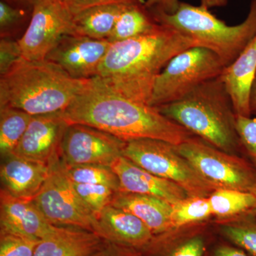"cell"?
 Returning a JSON list of instances; mask_svg holds the SVG:
<instances>
[{
	"instance_id": "obj_7",
	"label": "cell",
	"mask_w": 256,
	"mask_h": 256,
	"mask_svg": "<svg viewBox=\"0 0 256 256\" xmlns=\"http://www.w3.org/2000/svg\"><path fill=\"white\" fill-rule=\"evenodd\" d=\"M122 156L152 174L178 184L188 196L208 197L216 190L171 143L154 139L128 141Z\"/></svg>"
},
{
	"instance_id": "obj_8",
	"label": "cell",
	"mask_w": 256,
	"mask_h": 256,
	"mask_svg": "<svg viewBox=\"0 0 256 256\" xmlns=\"http://www.w3.org/2000/svg\"><path fill=\"white\" fill-rule=\"evenodd\" d=\"M174 146L216 190L252 193L255 190L256 168L248 160L220 150L195 136Z\"/></svg>"
},
{
	"instance_id": "obj_30",
	"label": "cell",
	"mask_w": 256,
	"mask_h": 256,
	"mask_svg": "<svg viewBox=\"0 0 256 256\" xmlns=\"http://www.w3.org/2000/svg\"><path fill=\"white\" fill-rule=\"evenodd\" d=\"M40 240L0 232V256H34Z\"/></svg>"
},
{
	"instance_id": "obj_40",
	"label": "cell",
	"mask_w": 256,
	"mask_h": 256,
	"mask_svg": "<svg viewBox=\"0 0 256 256\" xmlns=\"http://www.w3.org/2000/svg\"><path fill=\"white\" fill-rule=\"evenodd\" d=\"M41 1L42 0H20L22 4L26 5V6H32V8H34L37 3Z\"/></svg>"
},
{
	"instance_id": "obj_13",
	"label": "cell",
	"mask_w": 256,
	"mask_h": 256,
	"mask_svg": "<svg viewBox=\"0 0 256 256\" xmlns=\"http://www.w3.org/2000/svg\"><path fill=\"white\" fill-rule=\"evenodd\" d=\"M68 124L60 112L32 116L12 154L50 164L60 158V148Z\"/></svg>"
},
{
	"instance_id": "obj_25",
	"label": "cell",
	"mask_w": 256,
	"mask_h": 256,
	"mask_svg": "<svg viewBox=\"0 0 256 256\" xmlns=\"http://www.w3.org/2000/svg\"><path fill=\"white\" fill-rule=\"evenodd\" d=\"M64 172L69 180L76 184L105 185L119 192L118 176L109 166L100 164L66 165Z\"/></svg>"
},
{
	"instance_id": "obj_32",
	"label": "cell",
	"mask_w": 256,
	"mask_h": 256,
	"mask_svg": "<svg viewBox=\"0 0 256 256\" xmlns=\"http://www.w3.org/2000/svg\"><path fill=\"white\" fill-rule=\"evenodd\" d=\"M23 58L18 40L0 38V76L4 75Z\"/></svg>"
},
{
	"instance_id": "obj_18",
	"label": "cell",
	"mask_w": 256,
	"mask_h": 256,
	"mask_svg": "<svg viewBox=\"0 0 256 256\" xmlns=\"http://www.w3.org/2000/svg\"><path fill=\"white\" fill-rule=\"evenodd\" d=\"M105 242L94 232L57 226L40 240L34 256H92L105 248Z\"/></svg>"
},
{
	"instance_id": "obj_33",
	"label": "cell",
	"mask_w": 256,
	"mask_h": 256,
	"mask_svg": "<svg viewBox=\"0 0 256 256\" xmlns=\"http://www.w3.org/2000/svg\"><path fill=\"white\" fill-rule=\"evenodd\" d=\"M142 2L143 0H65L64 2L74 14L92 6L109 4L128 5Z\"/></svg>"
},
{
	"instance_id": "obj_42",
	"label": "cell",
	"mask_w": 256,
	"mask_h": 256,
	"mask_svg": "<svg viewBox=\"0 0 256 256\" xmlns=\"http://www.w3.org/2000/svg\"><path fill=\"white\" fill-rule=\"evenodd\" d=\"M0 1L5 2L9 3V4H22L20 2V0H0ZM25 6H26V5H25Z\"/></svg>"
},
{
	"instance_id": "obj_41",
	"label": "cell",
	"mask_w": 256,
	"mask_h": 256,
	"mask_svg": "<svg viewBox=\"0 0 256 256\" xmlns=\"http://www.w3.org/2000/svg\"><path fill=\"white\" fill-rule=\"evenodd\" d=\"M252 193L254 194L256 196V186L255 190H254V192H252ZM248 215L250 216H252V218H254V220H255L256 222V206L252 213L249 214Z\"/></svg>"
},
{
	"instance_id": "obj_22",
	"label": "cell",
	"mask_w": 256,
	"mask_h": 256,
	"mask_svg": "<svg viewBox=\"0 0 256 256\" xmlns=\"http://www.w3.org/2000/svg\"><path fill=\"white\" fill-rule=\"evenodd\" d=\"M154 15L142 2L127 5L120 14L108 41H124L146 34L159 26Z\"/></svg>"
},
{
	"instance_id": "obj_17",
	"label": "cell",
	"mask_w": 256,
	"mask_h": 256,
	"mask_svg": "<svg viewBox=\"0 0 256 256\" xmlns=\"http://www.w3.org/2000/svg\"><path fill=\"white\" fill-rule=\"evenodd\" d=\"M256 75V35L218 76L233 101L236 114L252 117L249 98Z\"/></svg>"
},
{
	"instance_id": "obj_29",
	"label": "cell",
	"mask_w": 256,
	"mask_h": 256,
	"mask_svg": "<svg viewBox=\"0 0 256 256\" xmlns=\"http://www.w3.org/2000/svg\"><path fill=\"white\" fill-rule=\"evenodd\" d=\"M73 183L76 191L96 216L109 206L118 192L105 185Z\"/></svg>"
},
{
	"instance_id": "obj_28",
	"label": "cell",
	"mask_w": 256,
	"mask_h": 256,
	"mask_svg": "<svg viewBox=\"0 0 256 256\" xmlns=\"http://www.w3.org/2000/svg\"><path fill=\"white\" fill-rule=\"evenodd\" d=\"M34 8L12 4L0 1V38H14L18 32L26 30Z\"/></svg>"
},
{
	"instance_id": "obj_38",
	"label": "cell",
	"mask_w": 256,
	"mask_h": 256,
	"mask_svg": "<svg viewBox=\"0 0 256 256\" xmlns=\"http://www.w3.org/2000/svg\"><path fill=\"white\" fill-rule=\"evenodd\" d=\"M249 106H250V114L256 116V75L252 82V88H250V98H249Z\"/></svg>"
},
{
	"instance_id": "obj_2",
	"label": "cell",
	"mask_w": 256,
	"mask_h": 256,
	"mask_svg": "<svg viewBox=\"0 0 256 256\" xmlns=\"http://www.w3.org/2000/svg\"><path fill=\"white\" fill-rule=\"evenodd\" d=\"M194 46L190 36L160 24L146 34L111 44L95 78L120 95L149 105L162 70L174 56Z\"/></svg>"
},
{
	"instance_id": "obj_23",
	"label": "cell",
	"mask_w": 256,
	"mask_h": 256,
	"mask_svg": "<svg viewBox=\"0 0 256 256\" xmlns=\"http://www.w3.org/2000/svg\"><path fill=\"white\" fill-rule=\"evenodd\" d=\"M212 216L228 220L252 213L256 196L252 192L234 190H216L208 196Z\"/></svg>"
},
{
	"instance_id": "obj_39",
	"label": "cell",
	"mask_w": 256,
	"mask_h": 256,
	"mask_svg": "<svg viewBox=\"0 0 256 256\" xmlns=\"http://www.w3.org/2000/svg\"><path fill=\"white\" fill-rule=\"evenodd\" d=\"M92 256H124L119 252H118L116 248H104V249L100 250V252H96L95 254Z\"/></svg>"
},
{
	"instance_id": "obj_27",
	"label": "cell",
	"mask_w": 256,
	"mask_h": 256,
	"mask_svg": "<svg viewBox=\"0 0 256 256\" xmlns=\"http://www.w3.org/2000/svg\"><path fill=\"white\" fill-rule=\"evenodd\" d=\"M212 216L208 197L188 196L173 204L172 220L174 228H176L202 222Z\"/></svg>"
},
{
	"instance_id": "obj_15",
	"label": "cell",
	"mask_w": 256,
	"mask_h": 256,
	"mask_svg": "<svg viewBox=\"0 0 256 256\" xmlns=\"http://www.w3.org/2000/svg\"><path fill=\"white\" fill-rule=\"evenodd\" d=\"M110 168L119 178V192L149 195L175 204L188 197L178 184L152 174L128 160L120 156Z\"/></svg>"
},
{
	"instance_id": "obj_4",
	"label": "cell",
	"mask_w": 256,
	"mask_h": 256,
	"mask_svg": "<svg viewBox=\"0 0 256 256\" xmlns=\"http://www.w3.org/2000/svg\"><path fill=\"white\" fill-rule=\"evenodd\" d=\"M158 108L220 150L236 156L244 152L236 129L233 101L218 77L203 82L180 100Z\"/></svg>"
},
{
	"instance_id": "obj_9",
	"label": "cell",
	"mask_w": 256,
	"mask_h": 256,
	"mask_svg": "<svg viewBox=\"0 0 256 256\" xmlns=\"http://www.w3.org/2000/svg\"><path fill=\"white\" fill-rule=\"evenodd\" d=\"M50 166V175L32 202L53 225L84 229L101 236L97 216L76 191L60 158Z\"/></svg>"
},
{
	"instance_id": "obj_14",
	"label": "cell",
	"mask_w": 256,
	"mask_h": 256,
	"mask_svg": "<svg viewBox=\"0 0 256 256\" xmlns=\"http://www.w3.org/2000/svg\"><path fill=\"white\" fill-rule=\"evenodd\" d=\"M56 227L46 220L32 200L15 198L2 188L0 232L42 240L54 232Z\"/></svg>"
},
{
	"instance_id": "obj_3",
	"label": "cell",
	"mask_w": 256,
	"mask_h": 256,
	"mask_svg": "<svg viewBox=\"0 0 256 256\" xmlns=\"http://www.w3.org/2000/svg\"><path fill=\"white\" fill-rule=\"evenodd\" d=\"M88 80L74 78L50 60L22 58L0 76V107L14 108L32 116L62 112Z\"/></svg>"
},
{
	"instance_id": "obj_43",
	"label": "cell",
	"mask_w": 256,
	"mask_h": 256,
	"mask_svg": "<svg viewBox=\"0 0 256 256\" xmlns=\"http://www.w3.org/2000/svg\"><path fill=\"white\" fill-rule=\"evenodd\" d=\"M62 2H64V1H65V0H62Z\"/></svg>"
},
{
	"instance_id": "obj_16",
	"label": "cell",
	"mask_w": 256,
	"mask_h": 256,
	"mask_svg": "<svg viewBox=\"0 0 256 256\" xmlns=\"http://www.w3.org/2000/svg\"><path fill=\"white\" fill-rule=\"evenodd\" d=\"M3 158L0 168L3 190L15 198L33 200L50 175V164L14 154Z\"/></svg>"
},
{
	"instance_id": "obj_20",
	"label": "cell",
	"mask_w": 256,
	"mask_h": 256,
	"mask_svg": "<svg viewBox=\"0 0 256 256\" xmlns=\"http://www.w3.org/2000/svg\"><path fill=\"white\" fill-rule=\"evenodd\" d=\"M111 205L137 216L153 234H163L174 229L172 220L173 205L161 198L118 192Z\"/></svg>"
},
{
	"instance_id": "obj_6",
	"label": "cell",
	"mask_w": 256,
	"mask_h": 256,
	"mask_svg": "<svg viewBox=\"0 0 256 256\" xmlns=\"http://www.w3.org/2000/svg\"><path fill=\"white\" fill-rule=\"evenodd\" d=\"M225 67L218 56L204 47L183 50L156 78L149 105L158 108L180 100L203 82L218 78Z\"/></svg>"
},
{
	"instance_id": "obj_34",
	"label": "cell",
	"mask_w": 256,
	"mask_h": 256,
	"mask_svg": "<svg viewBox=\"0 0 256 256\" xmlns=\"http://www.w3.org/2000/svg\"><path fill=\"white\" fill-rule=\"evenodd\" d=\"M204 242L201 237H194L176 248L170 256H203Z\"/></svg>"
},
{
	"instance_id": "obj_11",
	"label": "cell",
	"mask_w": 256,
	"mask_h": 256,
	"mask_svg": "<svg viewBox=\"0 0 256 256\" xmlns=\"http://www.w3.org/2000/svg\"><path fill=\"white\" fill-rule=\"evenodd\" d=\"M126 141L82 124H68L60 148V159L66 165L100 164L110 166L122 156Z\"/></svg>"
},
{
	"instance_id": "obj_5",
	"label": "cell",
	"mask_w": 256,
	"mask_h": 256,
	"mask_svg": "<svg viewBox=\"0 0 256 256\" xmlns=\"http://www.w3.org/2000/svg\"><path fill=\"white\" fill-rule=\"evenodd\" d=\"M152 13L160 24L175 28L192 38L197 46L213 52L226 67L233 63L256 35V0L250 2L246 18L234 26L201 4L194 6L182 2L174 14Z\"/></svg>"
},
{
	"instance_id": "obj_36",
	"label": "cell",
	"mask_w": 256,
	"mask_h": 256,
	"mask_svg": "<svg viewBox=\"0 0 256 256\" xmlns=\"http://www.w3.org/2000/svg\"><path fill=\"white\" fill-rule=\"evenodd\" d=\"M212 256H250L239 248L220 245L214 249Z\"/></svg>"
},
{
	"instance_id": "obj_35",
	"label": "cell",
	"mask_w": 256,
	"mask_h": 256,
	"mask_svg": "<svg viewBox=\"0 0 256 256\" xmlns=\"http://www.w3.org/2000/svg\"><path fill=\"white\" fill-rule=\"evenodd\" d=\"M180 0H146L144 4L152 12L174 14L180 6Z\"/></svg>"
},
{
	"instance_id": "obj_12",
	"label": "cell",
	"mask_w": 256,
	"mask_h": 256,
	"mask_svg": "<svg viewBox=\"0 0 256 256\" xmlns=\"http://www.w3.org/2000/svg\"><path fill=\"white\" fill-rule=\"evenodd\" d=\"M111 44L77 34H66L47 55L46 60L56 64L74 78H95Z\"/></svg>"
},
{
	"instance_id": "obj_37",
	"label": "cell",
	"mask_w": 256,
	"mask_h": 256,
	"mask_svg": "<svg viewBox=\"0 0 256 256\" xmlns=\"http://www.w3.org/2000/svg\"><path fill=\"white\" fill-rule=\"evenodd\" d=\"M202 6L210 9L214 8H224L228 4V0H200Z\"/></svg>"
},
{
	"instance_id": "obj_21",
	"label": "cell",
	"mask_w": 256,
	"mask_h": 256,
	"mask_svg": "<svg viewBox=\"0 0 256 256\" xmlns=\"http://www.w3.org/2000/svg\"><path fill=\"white\" fill-rule=\"evenodd\" d=\"M126 6L127 5L124 4L100 5L74 14V34L94 40H108L120 14Z\"/></svg>"
},
{
	"instance_id": "obj_26",
	"label": "cell",
	"mask_w": 256,
	"mask_h": 256,
	"mask_svg": "<svg viewBox=\"0 0 256 256\" xmlns=\"http://www.w3.org/2000/svg\"><path fill=\"white\" fill-rule=\"evenodd\" d=\"M222 234L250 256H256V222L245 215L226 220L220 226Z\"/></svg>"
},
{
	"instance_id": "obj_1",
	"label": "cell",
	"mask_w": 256,
	"mask_h": 256,
	"mask_svg": "<svg viewBox=\"0 0 256 256\" xmlns=\"http://www.w3.org/2000/svg\"><path fill=\"white\" fill-rule=\"evenodd\" d=\"M60 114L68 124L92 126L126 142L154 139L178 146L194 136L158 108L120 95L96 78Z\"/></svg>"
},
{
	"instance_id": "obj_10",
	"label": "cell",
	"mask_w": 256,
	"mask_h": 256,
	"mask_svg": "<svg viewBox=\"0 0 256 256\" xmlns=\"http://www.w3.org/2000/svg\"><path fill=\"white\" fill-rule=\"evenodd\" d=\"M74 34L73 14L62 0H42L34 6L28 28L18 40L24 58L46 60L60 38Z\"/></svg>"
},
{
	"instance_id": "obj_24",
	"label": "cell",
	"mask_w": 256,
	"mask_h": 256,
	"mask_svg": "<svg viewBox=\"0 0 256 256\" xmlns=\"http://www.w3.org/2000/svg\"><path fill=\"white\" fill-rule=\"evenodd\" d=\"M32 118L20 109L0 107V152L3 158L13 154Z\"/></svg>"
},
{
	"instance_id": "obj_31",
	"label": "cell",
	"mask_w": 256,
	"mask_h": 256,
	"mask_svg": "<svg viewBox=\"0 0 256 256\" xmlns=\"http://www.w3.org/2000/svg\"><path fill=\"white\" fill-rule=\"evenodd\" d=\"M236 129L242 152L256 168V118L236 114Z\"/></svg>"
},
{
	"instance_id": "obj_19",
	"label": "cell",
	"mask_w": 256,
	"mask_h": 256,
	"mask_svg": "<svg viewBox=\"0 0 256 256\" xmlns=\"http://www.w3.org/2000/svg\"><path fill=\"white\" fill-rule=\"evenodd\" d=\"M101 236L107 242L127 246L141 247L150 244L152 232L142 220L130 212L106 206L98 217Z\"/></svg>"
}]
</instances>
